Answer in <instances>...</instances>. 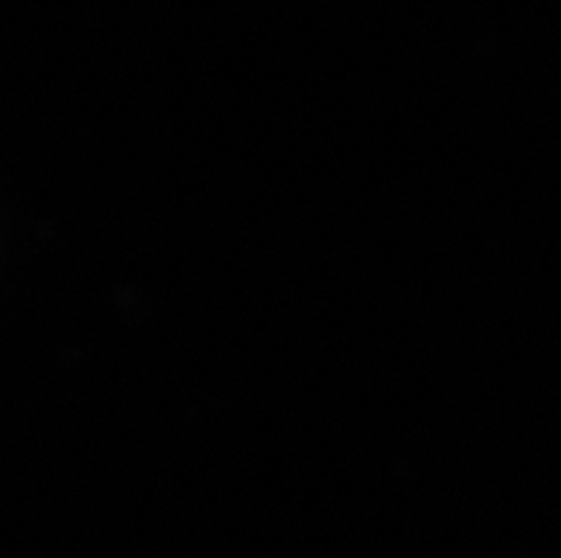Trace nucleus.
Wrapping results in <instances>:
<instances>
[]
</instances>
